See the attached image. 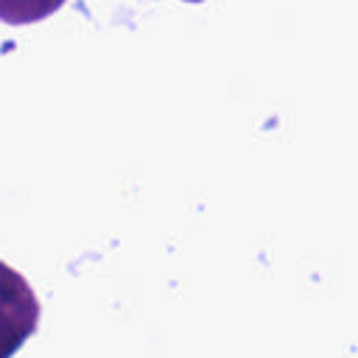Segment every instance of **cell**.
<instances>
[{"label": "cell", "instance_id": "1", "mask_svg": "<svg viewBox=\"0 0 358 358\" xmlns=\"http://www.w3.org/2000/svg\"><path fill=\"white\" fill-rule=\"evenodd\" d=\"M39 324V299L20 271L0 260V358H11Z\"/></svg>", "mask_w": 358, "mask_h": 358}, {"label": "cell", "instance_id": "2", "mask_svg": "<svg viewBox=\"0 0 358 358\" xmlns=\"http://www.w3.org/2000/svg\"><path fill=\"white\" fill-rule=\"evenodd\" d=\"M67 0H0V22L31 25L56 14Z\"/></svg>", "mask_w": 358, "mask_h": 358}, {"label": "cell", "instance_id": "3", "mask_svg": "<svg viewBox=\"0 0 358 358\" xmlns=\"http://www.w3.org/2000/svg\"><path fill=\"white\" fill-rule=\"evenodd\" d=\"M187 3H201V0H187Z\"/></svg>", "mask_w": 358, "mask_h": 358}]
</instances>
